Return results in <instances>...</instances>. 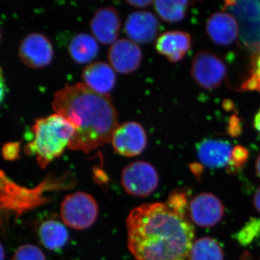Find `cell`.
Returning a JSON list of instances; mask_svg holds the SVG:
<instances>
[{
	"instance_id": "6da1fadb",
	"label": "cell",
	"mask_w": 260,
	"mask_h": 260,
	"mask_svg": "<svg viewBox=\"0 0 260 260\" xmlns=\"http://www.w3.org/2000/svg\"><path fill=\"white\" fill-rule=\"evenodd\" d=\"M127 245L137 260H189L193 223L166 203L137 207L126 218Z\"/></svg>"
},
{
	"instance_id": "7a4b0ae2",
	"label": "cell",
	"mask_w": 260,
	"mask_h": 260,
	"mask_svg": "<svg viewBox=\"0 0 260 260\" xmlns=\"http://www.w3.org/2000/svg\"><path fill=\"white\" fill-rule=\"evenodd\" d=\"M52 107L74 126V136L68 146L74 151L88 154L109 143L119 126L110 95L95 93L84 83L65 85L54 93Z\"/></svg>"
},
{
	"instance_id": "3957f363",
	"label": "cell",
	"mask_w": 260,
	"mask_h": 260,
	"mask_svg": "<svg viewBox=\"0 0 260 260\" xmlns=\"http://www.w3.org/2000/svg\"><path fill=\"white\" fill-rule=\"evenodd\" d=\"M75 132L73 124L60 114L39 118L32 126L34 138L25 145V153L35 155L39 167L44 169L62 155Z\"/></svg>"
},
{
	"instance_id": "277c9868",
	"label": "cell",
	"mask_w": 260,
	"mask_h": 260,
	"mask_svg": "<svg viewBox=\"0 0 260 260\" xmlns=\"http://www.w3.org/2000/svg\"><path fill=\"white\" fill-rule=\"evenodd\" d=\"M60 215L65 225L75 230H85L96 221L99 205L91 195L77 191L65 197L61 204Z\"/></svg>"
},
{
	"instance_id": "5b68a950",
	"label": "cell",
	"mask_w": 260,
	"mask_h": 260,
	"mask_svg": "<svg viewBox=\"0 0 260 260\" xmlns=\"http://www.w3.org/2000/svg\"><path fill=\"white\" fill-rule=\"evenodd\" d=\"M121 183L127 194L137 198H145L158 187L159 177L151 164L138 160L131 162L123 169Z\"/></svg>"
},
{
	"instance_id": "8992f818",
	"label": "cell",
	"mask_w": 260,
	"mask_h": 260,
	"mask_svg": "<svg viewBox=\"0 0 260 260\" xmlns=\"http://www.w3.org/2000/svg\"><path fill=\"white\" fill-rule=\"evenodd\" d=\"M191 76L201 88L213 90L218 88L226 76V66L216 54L202 51L193 59Z\"/></svg>"
},
{
	"instance_id": "52a82bcc",
	"label": "cell",
	"mask_w": 260,
	"mask_h": 260,
	"mask_svg": "<svg viewBox=\"0 0 260 260\" xmlns=\"http://www.w3.org/2000/svg\"><path fill=\"white\" fill-rule=\"evenodd\" d=\"M111 142L116 153L131 158L144 151L148 145V138L141 124L135 121H128L116 128Z\"/></svg>"
},
{
	"instance_id": "ba28073f",
	"label": "cell",
	"mask_w": 260,
	"mask_h": 260,
	"mask_svg": "<svg viewBox=\"0 0 260 260\" xmlns=\"http://www.w3.org/2000/svg\"><path fill=\"white\" fill-rule=\"evenodd\" d=\"M224 214L223 203L212 193H200L189 201V218L198 226H215L223 219Z\"/></svg>"
},
{
	"instance_id": "9c48e42d",
	"label": "cell",
	"mask_w": 260,
	"mask_h": 260,
	"mask_svg": "<svg viewBox=\"0 0 260 260\" xmlns=\"http://www.w3.org/2000/svg\"><path fill=\"white\" fill-rule=\"evenodd\" d=\"M19 56L29 68H43L50 64L54 58V48L44 34L32 32L24 38L19 47Z\"/></svg>"
},
{
	"instance_id": "30bf717a",
	"label": "cell",
	"mask_w": 260,
	"mask_h": 260,
	"mask_svg": "<svg viewBox=\"0 0 260 260\" xmlns=\"http://www.w3.org/2000/svg\"><path fill=\"white\" fill-rule=\"evenodd\" d=\"M113 69L121 74H129L139 68L143 54L136 43L130 39H121L112 44L108 53Z\"/></svg>"
},
{
	"instance_id": "8fae6325",
	"label": "cell",
	"mask_w": 260,
	"mask_h": 260,
	"mask_svg": "<svg viewBox=\"0 0 260 260\" xmlns=\"http://www.w3.org/2000/svg\"><path fill=\"white\" fill-rule=\"evenodd\" d=\"M93 37L103 44H113L117 41L121 28L119 13L114 7H104L95 12L90 22Z\"/></svg>"
},
{
	"instance_id": "7c38bea8",
	"label": "cell",
	"mask_w": 260,
	"mask_h": 260,
	"mask_svg": "<svg viewBox=\"0 0 260 260\" xmlns=\"http://www.w3.org/2000/svg\"><path fill=\"white\" fill-rule=\"evenodd\" d=\"M160 23L158 18L148 11L131 13L124 23V32L130 40L139 44L152 42L158 35Z\"/></svg>"
},
{
	"instance_id": "4fadbf2b",
	"label": "cell",
	"mask_w": 260,
	"mask_h": 260,
	"mask_svg": "<svg viewBox=\"0 0 260 260\" xmlns=\"http://www.w3.org/2000/svg\"><path fill=\"white\" fill-rule=\"evenodd\" d=\"M232 149L225 140L205 139L197 145V156L200 164L210 169L227 168Z\"/></svg>"
},
{
	"instance_id": "5bb4252c",
	"label": "cell",
	"mask_w": 260,
	"mask_h": 260,
	"mask_svg": "<svg viewBox=\"0 0 260 260\" xmlns=\"http://www.w3.org/2000/svg\"><path fill=\"white\" fill-rule=\"evenodd\" d=\"M84 85L95 93L109 95L116 85V76L111 65L95 61L85 67L82 74Z\"/></svg>"
},
{
	"instance_id": "9a60e30c",
	"label": "cell",
	"mask_w": 260,
	"mask_h": 260,
	"mask_svg": "<svg viewBox=\"0 0 260 260\" xmlns=\"http://www.w3.org/2000/svg\"><path fill=\"white\" fill-rule=\"evenodd\" d=\"M191 47L190 35L180 30L164 32L158 38L155 44L157 52L173 63L184 59Z\"/></svg>"
},
{
	"instance_id": "2e32d148",
	"label": "cell",
	"mask_w": 260,
	"mask_h": 260,
	"mask_svg": "<svg viewBox=\"0 0 260 260\" xmlns=\"http://www.w3.org/2000/svg\"><path fill=\"white\" fill-rule=\"evenodd\" d=\"M208 37L215 44L229 46L237 40L239 24L232 15L216 13L212 15L206 23Z\"/></svg>"
},
{
	"instance_id": "e0dca14e",
	"label": "cell",
	"mask_w": 260,
	"mask_h": 260,
	"mask_svg": "<svg viewBox=\"0 0 260 260\" xmlns=\"http://www.w3.org/2000/svg\"><path fill=\"white\" fill-rule=\"evenodd\" d=\"M39 241L43 246L51 251L64 247L69 239V234L64 224L56 220L42 222L38 230Z\"/></svg>"
},
{
	"instance_id": "ac0fdd59",
	"label": "cell",
	"mask_w": 260,
	"mask_h": 260,
	"mask_svg": "<svg viewBox=\"0 0 260 260\" xmlns=\"http://www.w3.org/2000/svg\"><path fill=\"white\" fill-rule=\"evenodd\" d=\"M99 50L96 39L85 32L76 34L68 47L70 56L78 64L90 62L97 56Z\"/></svg>"
},
{
	"instance_id": "d6986e66",
	"label": "cell",
	"mask_w": 260,
	"mask_h": 260,
	"mask_svg": "<svg viewBox=\"0 0 260 260\" xmlns=\"http://www.w3.org/2000/svg\"><path fill=\"white\" fill-rule=\"evenodd\" d=\"M223 248L216 239L209 237L194 240L189 260H223Z\"/></svg>"
},
{
	"instance_id": "ffe728a7",
	"label": "cell",
	"mask_w": 260,
	"mask_h": 260,
	"mask_svg": "<svg viewBox=\"0 0 260 260\" xmlns=\"http://www.w3.org/2000/svg\"><path fill=\"white\" fill-rule=\"evenodd\" d=\"M189 5L188 1L158 0L154 1L153 8L162 20L167 23H174L184 18Z\"/></svg>"
},
{
	"instance_id": "44dd1931",
	"label": "cell",
	"mask_w": 260,
	"mask_h": 260,
	"mask_svg": "<svg viewBox=\"0 0 260 260\" xmlns=\"http://www.w3.org/2000/svg\"><path fill=\"white\" fill-rule=\"evenodd\" d=\"M244 91H257L260 93V49L251 59V70L246 79L240 86Z\"/></svg>"
},
{
	"instance_id": "7402d4cb",
	"label": "cell",
	"mask_w": 260,
	"mask_h": 260,
	"mask_svg": "<svg viewBox=\"0 0 260 260\" xmlns=\"http://www.w3.org/2000/svg\"><path fill=\"white\" fill-rule=\"evenodd\" d=\"M189 194L185 189H176L170 193L167 204L178 213L189 217Z\"/></svg>"
},
{
	"instance_id": "603a6c76",
	"label": "cell",
	"mask_w": 260,
	"mask_h": 260,
	"mask_svg": "<svg viewBox=\"0 0 260 260\" xmlns=\"http://www.w3.org/2000/svg\"><path fill=\"white\" fill-rule=\"evenodd\" d=\"M260 235V218H252L237 234L239 244L246 246Z\"/></svg>"
},
{
	"instance_id": "cb8c5ba5",
	"label": "cell",
	"mask_w": 260,
	"mask_h": 260,
	"mask_svg": "<svg viewBox=\"0 0 260 260\" xmlns=\"http://www.w3.org/2000/svg\"><path fill=\"white\" fill-rule=\"evenodd\" d=\"M12 260H47L45 254L39 246L23 244L15 250Z\"/></svg>"
},
{
	"instance_id": "d4e9b609",
	"label": "cell",
	"mask_w": 260,
	"mask_h": 260,
	"mask_svg": "<svg viewBox=\"0 0 260 260\" xmlns=\"http://www.w3.org/2000/svg\"><path fill=\"white\" fill-rule=\"evenodd\" d=\"M249 150L242 145H237L232 149L230 160L227 167L228 172H237L242 169L249 159Z\"/></svg>"
},
{
	"instance_id": "484cf974",
	"label": "cell",
	"mask_w": 260,
	"mask_h": 260,
	"mask_svg": "<svg viewBox=\"0 0 260 260\" xmlns=\"http://www.w3.org/2000/svg\"><path fill=\"white\" fill-rule=\"evenodd\" d=\"M20 142L7 143L3 148V157L7 160H17L20 157Z\"/></svg>"
},
{
	"instance_id": "4316f807",
	"label": "cell",
	"mask_w": 260,
	"mask_h": 260,
	"mask_svg": "<svg viewBox=\"0 0 260 260\" xmlns=\"http://www.w3.org/2000/svg\"><path fill=\"white\" fill-rule=\"evenodd\" d=\"M229 129V134L232 135V136L236 137L240 134L242 128H241L240 125H239V119H238V118L236 117V116L231 119Z\"/></svg>"
},
{
	"instance_id": "83f0119b",
	"label": "cell",
	"mask_w": 260,
	"mask_h": 260,
	"mask_svg": "<svg viewBox=\"0 0 260 260\" xmlns=\"http://www.w3.org/2000/svg\"><path fill=\"white\" fill-rule=\"evenodd\" d=\"M5 95H6V84L3 76V70L0 67V104L4 101Z\"/></svg>"
},
{
	"instance_id": "f1b7e54d",
	"label": "cell",
	"mask_w": 260,
	"mask_h": 260,
	"mask_svg": "<svg viewBox=\"0 0 260 260\" xmlns=\"http://www.w3.org/2000/svg\"><path fill=\"white\" fill-rule=\"evenodd\" d=\"M128 5L131 6L135 7V8H146L149 5L153 4V1H149V0H140V1H135V0H130V1H126Z\"/></svg>"
},
{
	"instance_id": "f546056e",
	"label": "cell",
	"mask_w": 260,
	"mask_h": 260,
	"mask_svg": "<svg viewBox=\"0 0 260 260\" xmlns=\"http://www.w3.org/2000/svg\"><path fill=\"white\" fill-rule=\"evenodd\" d=\"M189 168H190L191 172L194 174L197 179H200V176H201L202 173H203V166L199 164H192L189 165Z\"/></svg>"
},
{
	"instance_id": "4dcf8cb0",
	"label": "cell",
	"mask_w": 260,
	"mask_h": 260,
	"mask_svg": "<svg viewBox=\"0 0 260 260\" xmlns=\"http://www.w3.org/2000/svg\"><path fill=\"white\" fill-rule=\"evenodd\" d=\"M254 206L260 213V186L256 190L254 197Z\"/></svg>"
},
{
	"instance_id": "1f68e13d",
	"label": "cell",
	"mask_w": 260,
	"mask_h": 260,
	"mask_svg": "<svg viewBox=\"0 0 260 260\" xmlns=\"http://www.w3.org/2000/svg\"><path fill=\"white\" fill-rule=\"evenodd\" d=\"M254 125L255 129L260 133V109L254 117Z\"/></svg>"
},
{
	"instance_id": "d6a6232c",
	"label": "cell",
	"mask_w": 260,
	"mask_h": 260,
	"mask_svg": "<svg viewBox=\"0 0 260 260\" xmlns=\"http://www.w3.org/2000/svg\"><path fill=\"white\" fill-rule=\"evenodd\" d=\"M239 260H255L254 258L252 257V256L249 254L248 251H245L244 254H242V256H241L240 259Z\"/></svg>"
},
{
	"instance_id": "836d02e7",
	"label": "cell",
	"mask_w": 260,
	"mask_h": 260,
	"mask_svg": "<svg viewBox=\"0 0 260 260\" xmlns=\"http://www.w3.org/2000/svg\"><path fill=\"white\" fill-rule=\"evenodd\" d=\"M255 169L256 175H257V177H259L260 179V154L256 160Z\"/></svg>"
},
{
	"instance_id": "e575fe53",
	"label": "cell",
	"mask_w": 260,
	"mask_h": 260,
	"mask_svg": "<svg viewBox=\"0 0 260 260\" xmlns=\"http://www.w3.org/2000/svg\"><path fill=\"white\" fill-rule=\"evenodd\" d=\"M5 259V250L4 246L0 243V260Z\"/></svg>"
}]
</instances>
